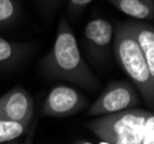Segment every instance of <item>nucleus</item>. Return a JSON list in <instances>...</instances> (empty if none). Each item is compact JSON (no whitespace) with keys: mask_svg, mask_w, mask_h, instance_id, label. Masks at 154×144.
Segmentation results:
<instances>
[{"mask_svg":"<svg viewBox=\"0 0 154 144\" xmlns=\"http://www.w3.org/2000/svg\"><path fill=\"white\" fill-rule=\"evenodd\" d=\"M75 144H93V143H91V142H89V141H83V140H79V141H77Z\"/></svg>","mask_w":154,"mask_h":144,"instance_id":"17","label":"nucleus"},{"mask_svg":"<svg viewBox=\"0 0 154 144\" xmlns=\"http://www.w3.org/2000/svg\"><path fill=\"white\" fill-rule=\"evenodd\" d=\"M84 44L90 57L98 64L107 61L114 39V26L107 19L97 17L88 22L84 29Z\"/></svg>","mask_w":154,"mask_h":144,"instance_id":"6","label":"nucleus"},{"mask_svg":"<svg viewBox=\"0 0 154 144\" xmlns=\"http://www.w3.org/2000/svg\"><path fill=\"white\" fill-rule=\"evenodd\" d=\"M140 103V97L137 88L129 81L114 80L107 84L98 96L89 111L88 117H100L106 114L120 112L127 109L137 107Z\"/></svg>","mask_w":154,"mask_h":144,"instance_id":"4","label":"nucleus"},{"mask_svg":"<svg viewBox=\"0 0 154 144\" xmlns=\"http://www.w3.org/2000/svg\"><path fill=\"white\" fill-rule=\"evenodd\" d=\"M28 124L0 118V143H5L19 138L29 128Z\"/></svg>","mask_w":154,"mask_h":144,"instance_id":"11","label":"nucleus"},{"mask_svg":"<svg viewBox=\"0 0 154 144\" xmlns=\"http://www.w3.org/2000/svg\"><path fill=\"white\" fill-rule=\"evenodd\" d=\"M128 30L135 38L143 55L147 62L149 72L154 75V29L153 25L144 21L124 22Z\"/></svg>","mask_w":154,"mask_h":144,"instance_id":"8","label":"nucleus"},{"mask_svg":"<svg viewBox=\"0 0 154 144\" xmlns=\"http://www.w3.org/2000/svg\"><path fill=\"white\" fill-rule=\"evenodd\" d=\"M36 126H37V121L32 119L31 124H30L29 128H28V131L26 132V138H24V141H23V143L22 144H32L33 143V136H35V132H36Z\"/></svg>","mask_w":154,"mask_h":144,"instance_id":"16","label":"nucleus"},{"mask_svg":"<svg viewBox=\"0 0 154 144\" xmlns=\"http://www.w3.org/2000/svg\"><path fill=\"white\" fill-rule=\"evenodd\" d=\"M113 49L120 66L127 73L148 105L154 102V75L149 72L147 62L127 25L117 23L114 28Z\"/></svg>","mask_w":154,"mask_h":144,"instance_id":"2","label":"nucleus"},{"mask_svg":"<svg viewBox=\"0 0 154 144\" xmlns=\"http://www.w3.org/2000/svg\"><path fill=\"white\" fill-rule=\"evenodd\" d=\"M88 98L81 92L67 85H55L46 96L42 107L44 117H68L81 112Z\"/></svg>","mask_w":154,"mask_h":144,"instance_id":"5","label":"nucleus"},{"mask_svg":"<svg viewBox=\"0 0 154 144\" xmlns=\"http://www.w3.org/2000/svg\"><path fill=\"white\" fill-rule=\"evenodd\" d=\"M31 46L26 43H14L0 37V68H13L23 62Z\"/></svg>","mask_w":154,"mask_h":144,"instance_id":"10","label":"nucleus"},{"mask_svg":"<svg viewBox=\"0 0 154 144\" xmlns=\"http://www.w3.org/2000/svg\"><path fill=\"white\" fill-rule=\"evenodd\" d=\"M6 144H22L20 141H17V140H13V141H9V142H7Z\"/></svg>","mask_w":154,"mask_h":144,"instance_id":"18","label":"nucleus"},{"mask_svg":"<svg viewBox=\"0 0 154 144\" xmlns=\"http://www.w3.org/2000/svg\"><path fill=\"white\" fill-rule=\"evenodd\" d=\"M39 70L48 79H61L92 92L100 86L98 78L85 62L76 37L64 17L59 21L53 47L40 61Z\"/></svg>","mask_w":154,"mask_h":144,"instance_id":"1","label":"nucleus"},{"mask_svg":"<svg viewBox=\"0 0 154 144\" xmlns=\"http://www.w3.org/2000/svg\"><path fill=\"white\" fill-rule=\"evenodd\" d=\"M140 144H154V116L152 112L145 120Z\"/></svg>","mask_w":154,"mask_h":144,"instance_id":"14","label":"nucleus"},{"mask_svg":"<svg viewBox=\"0 0 154 144\" xmlns=\"http://www.w3.org/2000/svg\"><path fill=\"white\" fill-rule=\"evenodd\" d=\"M149 111L127 109L120 112L100 116L85 126L108 144H140L143 128Z\"/></svg>","mask_w":154,"mask_h":144,"instance_id":"3","label":"nucleus"},{"mask_svg":"<svg viewBox=\"0 0 154 144\" xmlns=\"http://www.w3.org/2000/svg\"><path fill=\"white\" fill-rule=\"evenodd\" d=\"M121 13L136 21H153L154 0H107Z\"/></svg>","mask_w":154,"mask_h":144,"instance_id":"9","label":"nucleus"},{"mask_svg":"<svg viewBox=\"0 0 154 144\" xmlns=\"http://www.w3.org/2000/svg\"><path fill=\"white\" fill-rule=\"evenodd\" d=\"M93 0H67V13L71 19H78Z\"/></svg>","mask_w":154,"mask_h":144,"instance_id":"13","label":"nucleus"},{"mask_svg":"<svg viewBox=\"0 0 154 144\" xmlns=\"http://www.w3.org/2000/svg\"><path fill=\"white\" fill-rule=\"evenodd\" d=\"M33 112V100L22 86H15L0 97V118L30 125Z\"/></svg>","mask_w":154,"mask_h":144,"instance_id":"7","label":"nucleus"},{"mask_svg":"<svg viewBox=\"0 0 154 144\" xmlns=\"http://www.w3.org/2000/svg\"><path fill=\"white\" fill-rule=\"evenodd\" d=\"M64 0H39L42 6L45 8L46 10H54L58 9L59 7L63 4Z\"/></svg>","mask_w":154,"mask_h":144,"instance_id":"15","label":"nucleus"},{"mask_svg":"<svg viewBox=\"0 0 154 144\" xmlns=\"http://www.w3.org/2000/svg\"><path fill=\"white\" fill-rule=\"evenodd\" d=\"M21 6L17 0H0V28H8L19 21Z\"/></svg>","mask_w":154,"mask_h":144,"instance_id":"12","label":"nucleus"}]
</instances>
